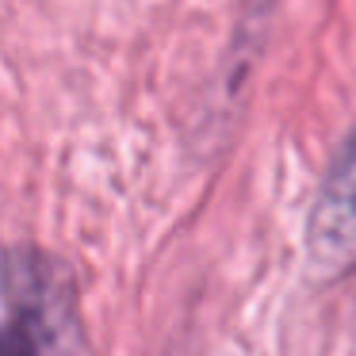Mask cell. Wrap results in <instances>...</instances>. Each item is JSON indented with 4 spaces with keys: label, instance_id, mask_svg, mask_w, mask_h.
Returning <instances> with one entry per match:
<instances>
[{
    "label": "cell",
    "instance_id": "6da1fadb",
    "mask_svg": "<svg viewBox=\"0 0 356 356\" xmlns=\"http://www.w3.org/2000/svg\"><path fill=\"white\" fill-rule=\"evenodd\" d=\"M4 291L16 314L12 322L35 341L42 356H81L77 295L62 261L19 249L4 261Z\"/></svg>",
    "mask_w": 356,
    "mask_h": 356
},
{
    "label": "cell",
    "instance_id": "7a4b0ae2",
    "mask_svg": "<svg viewBox=\"0 0 356 356\" xmlns=\"http://www.w3.org/2000/svg\"><path fill=\"white\" fill-rule=\"evenodd\" d=\"M307 264L318 280L356 268V131L341 142L307 215Z\"/></svg>",
    "mask_w": 356,
    "mask_h": 356
},
{
    "label": "cell",
    "instance_id": "3957f363",
    "mask_svg": "<svg viewBox=\"0 0 356 356\" xmlns=\"http://www.w3.org/2000/svg\"><path fill=\"white\" fill-rule=\"evenodd\" d=\"M0 356H42V353L35 348V341L16 322H8L0 330Z\"/></svg>",
    "mask_w": 356,
    "mask_h": 356
}]
</instances>
